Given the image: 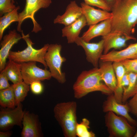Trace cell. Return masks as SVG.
<instances>
[{
    "label": "cell",
    "mask_w": 137,
    "mask_h": 137,
    "mask_svg": "<svg viewBox=\"0 0 137 137\" xmlns=\"http://www.w3.org/2000/svg\"><path fill=\"white\" fill-rule=\"evenodd\" d=\"M19 6L16 7L13 11L6 13L0 18V40H2L5 30L12 23L18 22L19 21V13L18 10L20 9Z\"/></svg>",
    "instance_id": "cb8c5ba5"
},
{
    "label": "cell",
    "mask_w": 137,
    "mask_h": 137,
    "mask_svg": "<svg viewBox=\"0 0 137 137\" xmlns=\"http://www.w3.org/2000/svg\"><path fill=\"white\" fill-rule=\"evenodd\" d=\"M83 15L82 8L75 1H71L67 5L64 13L58 15L54 20V23L69 25L74 22Z\"/></svg>",
    "instance_id": "e0dca14e"
},
{
    "label": "cell",
    "mask_w": 137,
    "mask_h": 137,
    "mask_svg": "<svg viewBox=\"0 0 137 137\" xmlns=\"http://www.w3.org/2000/svg\"><path fill=\"white\" fill-rule=\"evenodd\" d=\"M14 0H0V16L10 12L16 7L14 4Z\"/></svg>",
    "instance_id": "83f0119b"
},
{
    "label": "cell",
    "mask_w": 137,
    "mask_h": 137,
    "mask_svg": "<svg viewBox=\"0 0 137 137\" xmlns=\"http://www.w3.org/2000/svg\"><path fill=\"white\" fill-rule=\"evenodd\" d=\"M80 6L83 14L85 18L87 25L89 26L97 24L112 17L111 12L102 9H95L84 2L80 3Z\"/></svg>",
    "instance_id": "2e32d148"
},
{
    "label": "cell",
    "mask_w": 137,
    "mask_h": 137,
    "mask_svg": "<svg viewBox=\"0 0 137 137\" xmlns=\"http://www.w3.org/2000/svg\"><path fill=\"white\" fill-rule=\"evenodd\" d=\"M105 116V123L109 137H132L136 130L127 119L118 116L112 111L107 113Z\"/></svg>",
    "instance_id": "5b68a950"
},
{
    "label": "cell",
    "mask_w": 137,
    "mask_h": 137,
    "mask_svg": "<svg viewBox=\"0 0 137 137\" xmlns=\"http://www.w3.org/2000/svg\"><path fill=\"white\" fill-rule=\"evenodd\" d=\"M1 72L3 73L13 84L23 81L20 63L11 60L9 59L5 68Z\"/></svg>",
    "instance_id": "44dd1931"
},
{
    "label": "cell",
    "mask_w": 137,
    "mask_h": 137,
    "mask_svg": "<svg viewBox=\"0 0 137 137\" xmlns=\"http://www.w3.org/2000/svg\"><path fill=\"white\" fill-rule=\"evenodd\" d=\"M52 3V0H26L24 9L19 14V21L17 26V30L21 32L22 23L25 20L28 18L31 19L33 24L32 32L37 33L41 30V27L35 19V14L40 9L48 7Z\"/></svg>",
    "instance_id": "52a82bcc"
},
{
    "label": "cell",
    "mask_w": 137,
    "mask_h": 137,
    "mask_svg": "<svg viewBox=\"0 0 137 137\" xmlns=\"http://www.w3.org/2000/svg\"><path fill=\"white\" fill-rule=\"evenodd\" d=\"M106 3L111 8H112L115 4L117 0H104Z\"/></svg>",
    "instance_id": "d590c367"
},
{
    "label": "cell",
    "mask_w": 137,
    "mask_h": 137,
    "mask_svg": "<svg viewBox=\"0 0 137 137\" xmlns=\"http://www.w3.org/2000/svg\"><path fill=\"white\" fill-rule=\"evenodd\" d=\"M99 65L102 80L113 93L116 88L117 82L113 62L100 60Z\"/></svg>",
    "instance_id": "d6986e66"
},
{
    "label": "cell",
    "mask_w": 137,
    "mask_h": 137,
    "mask_svg": "<svg viewBox=\"0 0 137 137\" xmlns=\"http://www.w3.org/2000/svg\"><path fill=\"white\" fill-rule=\"evenodd\" d=\"M89 121L85 118H83L80 123H77L76 128V136L79 137H95V134L89 130Z\"/></svg>",
    "instance_id": "4316f807"
},
{
    "label": "cell",
    "mask_w": 137,
    "mask_h": 137,
    "mask_svg": "<svg viewBox=\"0 0 137 137\" xmlns=\"http://www.w3.org/2000/svg\"><path fill=\"white\" fill-rule=\"evenodd\" d=\"M102 109L104 112L112 111L118 115L125 117L128 122L134 126H137V122L129 114V109L127 103L123 104L118 102L113 93L108 95L103 103Z\"/></svg>",
    "instance_id": "4fadbf2b"
},
{
    "label": "cell",
    "mask_w": 137,
    "mask_h": 137,
    "mask_svg": "<svg viewBox=\"0 0 137 137\" xmlns=\"http://www.w3.org/2000/svg\"><path fill=\"white\" fill-rule=\"evenodd\" d=\"M127 72L137 73V58L126 59L121 61Z\"/></svg>",
    "instance_id": "f546056e"
},
{
    "label": "cell",
    "mask_w": 137,
    "mask_h": 137,
    "mask_svg": "<svg viewBox=\"0 0 137 137\" xmlns=\"http://www.w3.org/2000/svg\"><path fill=\"white\" fill-rule=\"evenodd\" d=\"M87 25L85 18L83 14L75 21L62 29V36L66 38L68 43H75L79 37L81 29Z\"/></svg>",
    "instance_id": "ffe728a7"
},
{
    "label": "cell",
    "mask_w": 137,
    "mask_h": 137,
    "mask_svg": "<svg viewBox=\"0 0 137 137\" xmlns=\"http://www.w3.org/2000/svg\"><path fill=\"white\" fill-rule=\"evenodd\" d=\"M0 105L5 108L13 109L16 106L15 97L11 85L9 87L0 90Z\"/></svg>",
    "instance_id": "603a6c76"
},
{
    "label": "cell",
    "mask_w": 137,
    "mask_h": 137,
    "mask_svg": "<svg viewBox=\"0 0 137 137\" xmlns=\"http://www.w3.org/2000/svg\"><path fill=\"white\" fill-rule=\"evenodd\" d=\"M12 134V132L8 130L0 132V137H9Z\"/></svg>",
    "instance_id": "e575fe53"
},
{
    "label": "cell",
    "mask_w": 137,
    "mask_h": 137,
    "mask_svg": "<svg viewBox=\"0 0 137 137\" xmlns=\"http://www.w3.org/2000/svg\"><path fill=\"white\" fill-rule=\"evenodd\" d=\"M113 65L115 73L117 80V86L113 93L117 102L122 103L123 88L122 85V80L123 76L127 72L121 61L113 62Z\"/></svg>",
    "instance_id": "7402d4cb"
},
{
    "label": "cell",
    "mask_w": 137,
    "mask_h": 137,
    "mask_svg": "<svg viewBox=\"0 0 137 137\" xmlns=\"http://www.w3.org/2000/svg\"><path fill=\"white\" fill-rule=\"evenodd\" d=\"M20 63L23 81L29 85L34 81L48 80L52 77L49 71L46 68L43 69L38 67L36 62Z\"/></svg>",
    "instance_id": "ba28073f"
},
{
    "label": "cell",
    "mask_w": 137,
    "mask_h": 137,
    "mask_svg": "<svg viewBox=\"0 0 137 137\" xmlns=\"http://www.w3.org/2000/svg\"><path fill=\"white\" fill-rule=\"evenodd\" d=\"M30 88L32 92L36 95L41 94L43 90V85L40 81H34L30 85Z\"/></svg>",
    "instance_id": "1f68e13d"
},
{
    "label": "cell",
    "mask_w": 137,
    "mask_h": 137,
    "mask_svg": "<svg viewBox=\"0 0 137 137\" xmlns=\"http://www.w3.org/2000/svg\"><path fill=\"white\" fill-rule=\"evenodd\" d=\"M29 85L24 81L11 85L15 97L16 106L25 100L29 90Z\"/></svg>",
    "instance_id": "484cf974"
},
{
    "label": "cell",
    "mask_w": 137,
    "mask_h": 137,
    "mask_svg": "<svg viewBox=\"0 0 137 137\" xmlns=\"http://www.w3.org/2000/svg\"><path fill=\"white\" fill-rule=\"evenodd\" d=\"M9 79L3 72H1L0 74V90L5 89L10 87L9 83Z\"/></svg>",
    "instance_id": "d6a6232c"
},
{
    "label": "cell",
    "mask_w": 137,
    "mask_h": 137,
    "mask_svg": "<svg viewBox=\"0 0 137 137\" xmlns=\"http://www.w3.org/2000/svg\"><path fill=\"white\" fill-rule=\"evenodd\" d=\"M132 97L128 102L126 103L129 107L130 112L137 116V93Z\"/></svg>",
    "instance_id": "4dcf8cb0"
},
{
    "label": "cell",
    "mask_w": 137,
    "mask_h": 137,
    "mask_svg": "<svg viewBox=\"0 0 137 137\" xmlns=\"http://www.w3.org/2000/svg\"><path fill=\"white\" fill-rule=\"evenodd\" d=\"M77 103L74 101L59 103L54 107V116L65 137L77 136Z\"/></svg>",
    "instance_id": "3957f363"
},
{
    "label": "cell",
    "mask_w": 137,
    "mask_h": 137,
    "mask_svg": "<svg viewBox=\"0 0 137 137\" xmlns=\"http://www.w3.org/2000/svg\"><path fill=\"white\" fill-rule=\"evenodd\" d=\"M13 109H4L0 111V130H8L15 125L22 127V121L24 111L20 103Z\"/></svg>",
    "instance_id": "9c48e42d"
},
{
    "label": "cell",
    "mask_w": 137,
    "mask_h": 137,
    "mask_svg": "<svg viewBox=\"0 0 137 137\" xmlns=\"http://www.w3.org/2000/svg\"><path fill=\"white\" fill-rule=\"evenodd\" d=\"M111 18L101 22L99 23L89 26L88 30L84 32L81 38L84 41L89 42L96 37L104 36L111 31Z\"/></svg>",
    "instance_id": "ac0fdd59"
},
{
    "label": "cell",
    "mask_w": 137,
    "mask_h": 137,
    "mask_svg": "<svg viewBox=\"0 0 137 137\" xmlns=\"http://www.w3.org/2000/svg\"><path fill=\"white\" fill-rule=\"evenodd\" d=\"M21 32L22 39L26 42L27 47L21 51H10L8 58L19 63L29 61L38 62L42 64L45 68H47L48 67L44 57L49 44H45L40 49H35L32 46L34 43L29 38V34L25 35L22 30Z\"/></svg>",
    "instance_id": "277c9868"
},
{
    "label": "cell",
    "mask_w": 137,
    "mask_h": 137,
    "mask_svg": "<svg viewBox=\"0 0 137 137\" xmlns=\"http://www.w3.org/2000/svg\"><path fill=\"white\" fill-rule=\"evenodd\" d=\"M129 83V78L128 72H126L123 76L122 82V85L123 88L127 87Z\"/></svg>",
    "instance_id": "836d02e7"
},
{
    "label": "cell",
    "mask_w": 137,
    "mask_h": 137,
    "mask_svg": "<svg viewBox=\"0 0 137 137\" xmlns=\"http://www.w3.org/2000/svg\"><path fill=\"white\" fill-rule=\"evenodd\" d=\"M22 37L14 29L10 31L8 34L3 37L1 41L0 50V71L1 72L6 65V61L8 58L10 50L15 44L17 43Z\"/></svg>",
    "instance_id": "5bb4252c"
},
{
    "label": "cell",
    "mask_w": 137,
    "mask_h": 137,
    "mask_svg": "<svg viewBox=\"0 0 137 137\" xmlns=\"http://www.w3.org/2000/svg\"><path fill=\"white\" fill-rule=\"evenodd\" d=\"M137 58V42L129 45L125 49L119 51L115 50L102 54L100 60L112 62L121 61L126 59Z\"/></svg>",
    "instance_id": "9a60e30c"
},
{
    "label": "cell",
    "mask_w": 137,
    "mask_h": 137,
    "mask_svg": "<svg viewBox=\"0 0 137 137\" xmlns=\"http://www.w3.org/2000/svg\"><path fill=\"white\" fill-rule=\"evenodd\" d=\"M129 78V83L128 86L123 88L122 102H126L130 97H132L137 93V73L128 72Z\"/></svg>",
    "instance_id": "d4e9b609"
},
{
    "label": "cell",
    "mask_w": 137,
    "mask_h": 137,
    "mask_svg": "<svg viewBox=\"0 0 137 137\" xmlns=\"http://www.w3.org/2000/svg\"><path fill=\"white\" fill-rule=\"evenodd\" d=\"M104 40L103 54H106L111 49H119L126 46L127 42L136 38L131 35L119 31L111 32L102 37Z\"/></svg>",
    "instance_id": "7c38bea8"
},
{
    "label": "cell",
    "mask_w": 137,
    "mask_h": 137,
    "mask_svg": "<svg viewBox=\"0 0 137 137\" xmlns=\"http://www.w3.org/2000/svg\"><path fill=\"white\" fill-rule=\"evenodd\" d=\"M83 49L87 61L94 67H98L100 58L104 49V40L102 39L96 43H90L79 37L75 42Z\"/></svg>",
    "instance_id": "30bf717a"
},
{
    "label": "cell",
    "mask_w": 137,
    "mask_h": 137,
    "mask_svg": "<svg viewBox=\"0 0 137 137\" xmlns=\"http://www.w3.org/2000/svg\"><path fill=\"white\" fill-rule=\"evenodd\" d=\"M134 137H137V128L135 131V133L133 136Z\"/></svg>",
    "instance_id": "8d00e7d4"
},
{
    "label": "cell",
    "mask_w": 137,
    "mask_h": 137,
    "mask_svg": "<svg viewBox=\"0 0 137 137\" xmlns=\"http://www.w3.org/2000/svg\"><path fill=\"white\" fill-rule=\"evenodd\" d=\"M84 3L90 6L97 7L108 11H111V8L104 0H84Z\"/></svg>",
    "instance_id": "f1b7e54d"
},
{
    "label": "cell",
    "mask_w": 137,
    "mask_h": 137,
    "mask_svg": "<svg viewBox=\"0 0 137 137\" xmlns=\"http://www.w3.org/2000/svg\"><path fill=\"white\" fill-rule=\"evenodd\" d=\"M61 49L60 44H49L44 59L52 77L60 83L63 84L65 82L66 79L65 73L62 71L61 67L66 59L61 55Z\"/></svg>",
    "instance_id": "8992f818"
},
{
    "label": "cell",
    "mask_w": 137,
    "mask_h": 137,
    "mask_svg": "<svg viewBox=\"0 0 137 137\" xmlns=\"http://www.w3.org/2000/svg\"><path fill=\"white\" fill-rule=\"evenodd\" d=\"M22 137H42L43 134L38 115L24 110L22 121Z\"/></svg>",
    "instance_id": "8fae6325"
},
{
    "label": "cell",
    "mask_w": 137,
    "mask_h": 137,
    "mask_svg": "<svg viewBox=\"0 0 137 137\" xmlns=\"http://www.w3.org/2000/svg\"><path fill=\"white\" fill-rule=\"evenodd\" d=\"M111 11V32L129 35L134 32L137 25V0H117Z\"/></svg>",
    "instance_id": "6da1fadb"
},
{
    "label": "cell",
    "mask_w": 137,
    "mask_h": 137,
    "mask_svg": "<svg viewBox=\"0 0 137 137\" xmlns=\"http://www.w3.org/2000/svg\"><path fill=\"white\" fill-rule=\"evenodd\" d=\"M102 81L99 68L94 67L82 71L73 85L74 97L80 99L95 91H99L107 95L113 93Z\"/></svg>",
    "instance_id": "7a4b0ae2"
}]
</instances>
